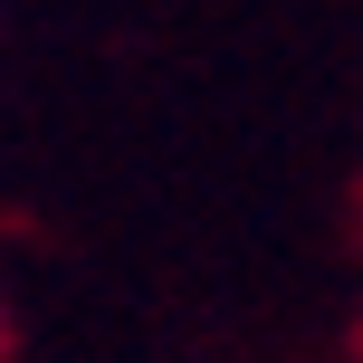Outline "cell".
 Masks as SVG:
<instances>
[{"mask_svg":"<svg viewBox=\"0 0 363 363\" xmlns=\"http://www.w3.org/2000/svg\"><path fill=\"white\" fill-rule=\"evenodd\" d=\"M354 363H363V354H354Z\"/></svg>","mask_w":363,"mask_h":363,"instance_id":"cell-1","label":"cell"}]
</instances>
